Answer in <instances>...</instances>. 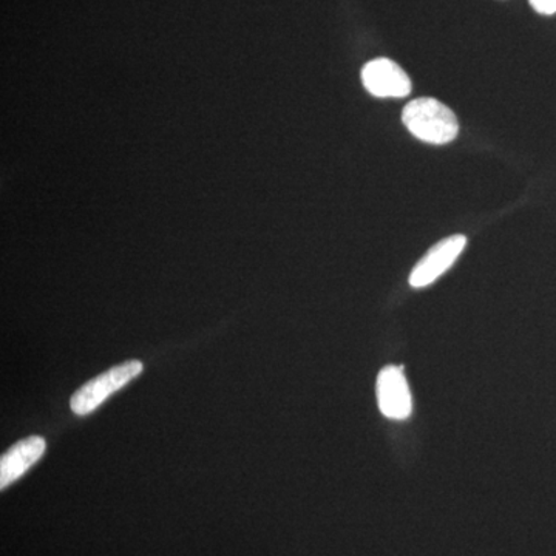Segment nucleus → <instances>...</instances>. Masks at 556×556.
<instances>
[{"mask_svg":"<svg viewBox=\"0 0 556 556\" xmlns=\"http://www.w3.org/2000/svg\"><path fill=\"white\" fill-rule=\"evenodd\" d=\"M529 2L536 13L544 14V16H552L556 13V0H529Z\"/></svg>","mask_w":556,"mask_h":556,"instance_id":"7","label":"nucleus"},{"mask_svg":"<svg viewBox=\"0 0 556 556\" xmlns=\"http://www.w3.org/2000/svg\"><path fill=\"white\" fill-rule=\"evenodd\" d=\"M466 247L467 237L460 236V233L439 241L420 258L409 274V287L419 289L434 283L439 277L444 276L455 265L457 257L463 254Z\"/></svg>","mask_w":556,"mask_h":556,"instance_id":"3","label":"nucleus"},{"mask_svg":"<svg viewBox=\"0 0 556 556\" xmlns=\"http://www.w3.org/2000/svg\"><path fill=\"white\" fill-rule=\"evenodd\" d=\"M378 404L388 419L404 420L412 415L413 401L404 368L388 365L378 376Z\"/></svg>","mask_w":556,"mask_h":556,"instance_id":"4","label":"nucleus"},{"mask_svg":"<svg viewBox=\"0 0 556 556\" xmlns=\"http://www.w3.org/2000/svg\"><path fill=\"white\" fill-rule=\"evenodd\" d=\"M402 121L417 139L428 144H448L459 131L453 110L434 98L408 102L402 112Z\"/></svg>","mask_w":556,"mask_h":556,"instance_id":"1","label":"nucleus"},{"mask_svg":"<svg viewBox=\"0 0 556 556\" xmlns=\"http://www.w3.org/2000/svg\"><path fill=\"white\" fill-rule=\"evenodd\" d=\"M142 369H144L142 362L135 361V358L110 368L109 371L102 372L98 378L91 379L86 386L80 387L70 399V408L75 415H89V413L100 407L110 394L115 393V391L138 378Z\"/></svg>","mask_w":556,"mask_h":556,"instance_id":"2","label":"nucleus"},{"mask_svg":"<svg viewBox=\"0 0 556 556\" xmlns=\"http://www.w3.org/2000/svg\"><path fill=\"white\" fill-rule=\"evenodd\" d=\"M46 439L30 437L16 442L0 459V489L20 479L46 453Z\"/></svg>","mask_w":556,"mask_h":556,"instance_id":"6","label":"nucleus"},{"mask_svg":"<svg viewBox=\"0 0 556 556\" xmlns=\"http://www.w3.org/2000/svg\"><path fill=\"white\" fill-rule=\"evenodd\" d=\"M365 89L378 98H404L412 91V80L396 62L379 58L362 68Z\"/></svg>","mask_w":556,"mask_h":556,"instance_id":"5","label":"nucleus"}]
</instances>
